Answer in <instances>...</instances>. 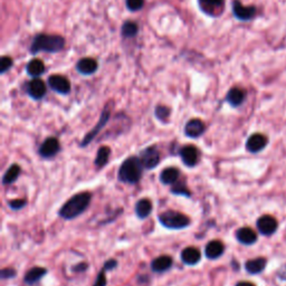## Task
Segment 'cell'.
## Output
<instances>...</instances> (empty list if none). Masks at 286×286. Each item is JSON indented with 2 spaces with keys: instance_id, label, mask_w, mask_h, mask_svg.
Wrapping results in <instances>:
<instances>
[{
  "instance_id": "obj_34",
  "label": "cell",
  "mask_w": 286,
  "mask_h": 286,
  "mask_svg": "<svg viewBox=\"0 0 286 286\" xmlns=\"http://www.w3.org/2000/svg\"><path fill=\"white\" fill-rule=\"evenodd\" d=\"M144 0H126V6L130 10H139L142 8Z\"/></svg>"
},
{
  "instance_id": "obj_28",
  "label": "cell",
  "mask_w": 286,
  "mask_h": 286,
  "mask_svg": "<svg viewBox=\"0 0 286 286\" xmlns=\"http://www.w3.org/2000/svg\"><path fill=\"white\" fill-rule=\"evenodd\" d=\"M45 71L44 63L41 60H33L29 61V64L27 65V72L29 75L32 76H40Z\"/></svg>"
},
{
  "instance_id": "obj_19",
  "label": "cell",
  "mask_w": 286,
  "mask_h": 286,
  "mask_svg": "<svg viewBox=\"0 0 286 286\" xmlns=\"http://www.w3.org/2000/svg\"><path fill=\"white\" fill-rule=\"evenodd\" d=\"M27 92H28L30 98H33L34 100H41L44 98V95L46 94L45 83L42 82L41 80L35 79L28 84Z\"/></svg>"
},
{
  "instance_id": "obj_20",
  "label": "cell",
  "mask_w": 286,
  "mask_h": 286,
  "mask_svg": "<svg viewBox=\"0 0 286 286\" xmlns=\"http://www.w3.org/2000/svg\"><path fill=\"white\" fill-rule=\"evenodd\" d=\"M47 274V269L45 267H33L25 274L24 282L27 285H34L40 282L42 277Z\"/></svg>"
},
{
  "instance_id": "obj_2",
  "label": "cell",
  "mask_w": 286,
  "mask_h": 286,
  "mask_svg": "<svg viewBox=\"0 0 286 286\" xmlns=\"http://www.w3.org/2000/svg\"><path fill=\"white\" fill-rule=\"evenodd\" d=\"M143 169L140 158L131 156L122 162L118 173L119 180L127 184H137L141 180Z\"/></svg>"
},
{
  "instance_id": "obj_40",
  "label": "cell",
  "mask_w": 286,
  "mask_h": 286,
  "mask_svg": "<svg viewBox=\"0 0 286 286\" xmlns=\"http://www.w3.org/2000/svg\"><path fill=\"white\" fill-rule=\"evenodd\" d=\"M236 286H255L253 283H250V282H247V281H242V282H238Z\"/></svg>"
},
{
  "instance_id": "obj_4",
  "label": "cell",
  "mask_w": 286,
  "mask_h": 286,
  "mask_svg": "<svg viewBox=\"0 0 286 286\" xmlns=\"http://www.w3.org/2000/svg\"><path fill=\"white\" fill-rule=\"evenodd\" d=\"M158 219L162 226L171 230L184 229L191 224L190 218L188 216L176 210H165L158 216Z\"/></svg>"
},
{
  "instance_id": "obj_13",
  "label": "cell",
  "mask_w": 286,
  "mask_h": 286,
  "mask_svg": "<svg viewBox=\"0 0 286 286\" xmlns=\"http://www.w3.org/2000/svg\"><path fill=\"white\" fill-rule=\"evenodd\" d=\"M236 238L243 245L250 246L257 242V235L249 227H242L236 231Z\"/></svg>"
},
{
  "instance_id": "obj_38",
  "label": "cell",
  "mask_w": 286,
  "mask_h": 286,
  "mask_svg": "<svg viewBox=\"0 0 286 286\" xmlns=\"http://www.w3.org/2000/svg\"><path fill=\"white\" fill-rule=\"evenodd\" d=\"M117 267H118V261L115 260H107L105 263H104V266H103V268L107 270V272Z\"/></svg>"
},
{
  "instance_id": "obj_12",
  "label": "cell",
  "mask_w": 286,
  "mask_h": 286,
  "mask_svg": "<svg viewBox=\"0 0 286 286\" xmlns=\"http://www.w3.org/2000/svg\"><path fill=\"white\" fill-rule=\"evenodd\" d=\"M49 86L52 87L57 93H61V94H67L71 91V84H69L68 80L66 77L61 76V75H54L51 76L48 80Z\"/></svg>"
},
{
  "instance_id": "obj_32",
  "label": "cell",
  "mask_w": 286,
  "mask_h": 286,
  "mask_svg": "<svg viewBox=\"0 0 286 286\" xmlns=\"http://www.w3.org/2000/svg\"><path fill=\"white\" fill-rule=\"evenodd\" d=\"M26 204H27L26 199H11L8 202V207L15 211L21 210L22 208L26 207Z\"/></svg>"
},
{
  "instance_id": "obj_8",
  "label": "cell",
  "mask_w": 286,
  "mask_h": 286,
  "mask_svg": "<svg viewBox=\"0 0 286 286\" xmlns=\"http://www.w3.org/2000/svg\"><path fill=\"white\" fill-rule=\"evenodd\" d=\"M109 119H110V110L106 107V109L103 111V113L101 115V118H100V121L98 122V124H96L90 131V132H88L86 135H85L84 139L82 140V142H81L80 145L82 146V148H85V146L90 144V143L93 140H94L95 137H96V135H98V133L100 132V131H101L103 129V127L105 126L107 121H109Z\"/></svg>"
},
{
  "instance_id": "obj_25",
  "label": "cell",
  "mask_w": 286,
  "mask_h": 286,
  "mask_svg": "<svg viewBox=\"0 0 286 286\" xmlns=\"http://www.w3.org/2000/svg\"><path fill=\"white\" fill-rule=\"evenodd\" d=\"M266 260L263 257H258L255 258V260H250L247 261L245 264V269L248 272L249 274H260L266 267Z\"/></svg>"
},
{
  "instance_id": "obj_31",
  "label": "cell",
  "mask_w": 286,
  "mask_h": 286,
  "mask_svg": "<svg viewBox=\"0 0 286 286\" xmlns=\"http://www.w3.org/2000/svg\"><path fill=\"white\" fill-rule=\"evenodd\" d=\"M169 115H170L169 107L163 106V105L157 106L156 117L158 118V120H160V121H162V122H165L169 119Z\"/></svg>"
},
{
  "instance_id": "obj_16",
  "label": "cell",
  "mask_w": 286,
  "mask_h": 286,
  "mask_svg": "<svg viewBox=\"0 0 286 286\" xmlns=\"http://www.w3.org/2000/svg\"><path fill=\"white\" fill-rule=\"evenodd\" d=\"M181 261H183L185 265L195 266L202 261V254L200 250L196 247H187L181 252Z\"/></svg>"
},
{
  "instance_id": "obj_22",
  "label": "cell",
  "mask_w": 286,
  "mask_h": 286,
  "mask_svg": "<svg viewBox=\"0 0 286 286\" xmlns=\"http://www.w3.org/2000/svg\"><path fill=\"white\" fill-rule=\"evenodd\" d=\"M76 68L81 74L90 75L98 69V63H96V61L93 59H83L79 61V63L76 65Z\"/></svg>"
},
{
  "instance_id": "obj_10",
  "label": "cell",
  "mask_w": 286,
  "mask_h": 286,
  "mask_svg": "<svg viewBox=\"0 0 286 286\" xmlns=\"http://www.w3.org/2000/svg\"><path fill=\"white\" fill-rule=\"evenodd\" d=\"M204 131H206V126H204L202 120L199 119H191L184 125V134L191 139L202 137Z\"/></svg>"
},
{
  "instance_id": "obj_37",
  "label": "cell",
  "mask_w": 286,
  "mask_h": 286,
  "mask_svg": "<svg viewBox=\"0 0 286 286\" xmlns=\"http://www.w3.org/2000/svg\"><path fill=\"white\" fill-rule=\"evenodd\" d=\"M87 268H88V264H86V263H79V264L73 266L72 270L75 273H84L86 272Z\"/></svg>"
},
{
  "instance_id": "obj_26",
  "label": "cell",
  "mask_w": 286,
  "mask_h": 286,
  "mask_svg": "<svg viewBox=\"0 0 286 286\" xmlns=\"http://www.w3.org/2000/svg\"><path fill=\"white\" fill-rule=\"evenodd\" d=\"M226 100L231 106H234V107L239 106L243 102H244L245 92L238 87L231 88V90L228 92Z\"/></svg>"
},
{
  "instance_id": "obj_18",
  "label": "cell",
  "mask_w": 286,
  "mask_h": 286,
  "mask_svg": "<svg viewBox=\"0 0 286 286\" xmlns=\"http://www.w3.org/2000/svg\"><path fill=\"white\" fill-rule=\"evenodd\" d=\"M152 209H153L152 202L148 198L139 199L137 204H135V207H134L135 215H137V217L140 218V219L148 218L149 216L151 215Z\"/></svg>"
},
{
  "instance_id": "obj_36",
  "label": "cell",
  "mask_w": 286,
  "mask_h": 286,
  "mask_svg": "<svg viewBox=\"0 0 286 286\" xmlns=\"http://www.w3.org/2000/svg\"><path fill=\"white\" fill-rule=\"evenodd\" d=\"M11 65H13V60H11L10 57L3 56L1 61H0V72L5 73L7 69H9L11 67Z\"/></svg>"
},
{
  "instance_id": "obj_15",
  "label": "cell",
  "mask_w": 286,
  "mask_h": 286,
  "mask_svg": "<svg viewBox=\"0 0 286 286\" xmlns=\"http://www.w3.org/2000/svg\"><path fill=\"white\" fill-rule=\"evenodd\" d=\"M173 260L168 255H161V256L154 258L151 263V269L152 272L161 274L169 270L172 267Z\"/></svg>"
},
{
  "instance_id": "obj_29",
  "label": "cell",
  "mask_w": 286,
  "mask_h": 286,
  "mask_svg": "<svg viewBox=\"0 0 286 286\" xmlns=\"http://www.w3.org/2000/svg\"><path fill=\"white\" fill-rule=\"evenodd\" d=\"M171 194L177 195V196L191 197V192L188 189L187 185H185L184 183H178V181L175 184H172Z\"/></svg>"
},
{
  "instance_id": "obj_5",
  "label": "cell",
  "mask_w": 286,
  "mask_h": 286,
  "mask_svg": "<svg viewBox=\"0 0 286 286\" xmlns=\"http://www.w3.org/2000/svg\"><path fill=\"white\" fill-rule=\"evenodd\" d=\"M139 158H140V160L142 162L143 168L148 170L157 168V165L159 164L161 159L159 150H158L157 146L154 145L148 146V148L142 150L140 154H139Z\"/></svg>"
},
{
  "instance_id": "obj_35",
  "label": "cell",
  "mask_w": 286,
  "mask_h": 286,
  "mask_svg": "<svg viewBox=\"0 0 286 286\" xmlns=\"http://www.w3.org/2000/svg\"><path fill=\"white\" fill-rule=\"evenodd\" d=\"M16 276V270L14 268H3L0 270V277H1V280H9V278H14Z\"/></svg>"
},
{
  "instance_id": "obj_39",
  "label": "cell",
  "mask_w": 286,
  "mask_h": 286,
  "mask_svg": "<svg viewBox=\"0 0 286 286\" xmlns=\"http://www.w3.org/2000/svg\"><path fill=\"white\" fill-rule=\"evenodd\" d=\"M277 276L281 278V280L286 281V264L282 266V267L277 270Z\"/></svg>"
},
{
  "instance_id": "obj_1",
  "label": "cell",
  "mask_w": 286,
  "mask_h": 286,
  "mask_svg": "<svg viewBox=\"0 0 286 286\" xmlns=\"http://www.w3.org/2000/svg\"><path fill=\"white\" fill-rule=\"evenodd\" d=\"M92 200V194L88 191H82L71 197L61 207L59 216L65 220H73L79 217L87 209Z\"/></svg>"
},
{
  "instance_id": "obj_17",
  "label": "cell",
  "mask_w": 286,
  "mask_h": 286,
  "mask_svg": "<svg viewBox=\"0 0 286 286\" xmlns=\"http://www.w3.org/2000/svg\"><path fill=\"white\" fill-rule=\"evenodd\" d=\"M225 252V246L220 241H211L204 247V256L208 260H217Z\"/></svg>"
},
{
  "instance_id": "obj_9",
  "label": "cell",
  "mask_w": 286,
  "mask_h": 286,
  "mask_svg": "<svg viewBox=\"0 0 286 286\" xmlns=\"http://www.w3.org/2000/svg\"><path fill=\"white\" fill-rule=\"evenodd\" d=\"M257 228L262 235L270 236L275 233L277 229V222L276 219L272 216L265 215L258 218L257 220Z\"/></svg>"
},
{
  "instance_id": "obj_6",
  "label": "cell",
  "mask_w": 286,
  "mask_h": 286,
  "mask_svg": "<svg viewBox=\"0 0 286 286\" xmlns=\"http://www.w3.org/2000/svg\"><path fill=\"white\" fill-rule=\"evenodd\" d=\"M61 151V143L59 139L49 137L45 139V141L41 143L40 146V150H38V153L42 158V159H53L55 158L57 154Z\"/></svg>"
},
{
  "instance_id": "obj_7",
  "label": "cell",
  "mask_w": 286,
  "mask_h": 286,
  "mask_svg": "<svg viewBox=\"0 0 286 286\" xmlns=\"http://www.w3.org/2000/svg\"><path fill=\"white\" fill-rule=\"evenodd\" d=\"M179 156L185 167L194 168L199 162L200 152L197 146L192 144H188V145H184L183 148L180 149Z\"/></svg>"
},
{
  "instance_id": "obj_30",
  "label": "cell",
  "mask_w": 286,
  "mask_h": 286,
  "mask_svg": "<svg viewBox=\"0 0 286 286\" xmlns=\"http://www.w3.org/2000/svg\"><path fill=\"white\" fill-rule=\"evenodd\" d=\"M138 33V26L135 22L132 21H126L125 24L122 26V36L124 37H133Z\"/></svg>"
},
{
  "instance_id": "obj_33",
  "label": "cell",
  "mask_w": 286,
  "mask_h": 286,
  "mask_svg": "<svg viewBox=\"0 0 286 286\" xmlns=\"http://www.w3.org/2000/svg\"><path fill=\"white\" fill-rule=\"evenodd\" d=\"M105 272H106V270L104 268L101 269V272L98 274V276H96V280H95L94 285H93V286H106L107 281H106Z\"/></svg>"
},
{
  "instance_id": "obj_24",
  "label": "cell",
  "mask_w": 286,
  "mask_h": 286,
  "mask_svg": "<svg viewBox=\"0 0 286 286\" xmlns=\"http://www.w3.org/2000/svg\"><path fill=\"white\" fill-rule=\"evenodd\" d=\"M110 157H111L110 146H106V145L101 146V148L98 150V153H96L95 161H94L95 167L98 169H103L106 165L107 162H109Z\"/></svg>"
},
{
  "instance_id": "obj_23",
  "label": "cell",
  "mask_w": 286,
  "mask_h": 286,
  "mask_svg": "<svg viewBox=\"0 0 286 286\" xmlns=\"http://www.w3.org/2000/svg\"><path fill=\"white\" fill-rule=\"evenodd\" d=\"M20 173H21L20 165L17 163H13L8 169H7V171L2 177V184L8 185V184H14L15 181L18 179L19 176H20Z\"/></svg>"
},
{
  "instance_id": "obj_27",
  "label": "cell",
  "mask_w": 286,
  "mask_h": 286,
  "mask_svg": "<svg viewBox=\"0 0 286 286\" xmlns=\"http://www.w3.org/2000/svg\"><path fill=\"white\" fill-rule=\"evenodd\" d=\"M199 5L206 13L216 15V10L223 8L224 0H199Z\"/></svg>"
},
{
  "instance_id": "obj_11",
  "label": "cell",
  "mask_w": 286,
  "mask_h": 286,
  "mask_svg": "<svg viewBox=\"0 0 286 286\" xmlns=\"http://www.w3.org/2000/svg\"><path fill=\"white\" fill-rule=\"evenodd\" d=\"M266 145H267V138L261 133L252 134L247 139L246 142V149L252 153H257L262 151Z\"/></svg>"
},
{
  "instance_id": "obj_21",
  "label": "cell",
  "mask_w": 286,
  "mask_h": 286,
  "mask_svg": "<svg viewBox=\"0 0 286 286\" xmlns=\"http://www.w3.org/2000/svg\"><path fill=\"white\" fill-rule=\"evenodd\" d=\"M179 176L180 171L177 168H165L162 170L160 173V181L161 184H163L165 185H172L177 183L178 179H179Z\"/></svg>"
},
{
  "instance_id": "obj_3",
  "label": "cell",
  "mask_w": 286,
  "mask_h": 286,
  "mask_svg": "<svg viewBox=\"0 0 286 286\" xmlns=\"http://www.w3.org/2000/svg\"><path fill=\"white\" fill-rule=\"evenodd\" d=\"M64 38L57 36V35H38L33 41L30 51L34 54L41 51L56 53L61 51L64 48Z\"/></svg>"
},
{
  "instance_id": "obj_14",
  "label": "cell",
  "mask_w": 286,
  "mask_h": 286,
  "mask_svg": "<svg viewBox=\"0 0 286 286\" xmlns=\"http://www.w3.org/2000/svg\"><path fill=\"white\" fill-rule=\"evenodd\" d=\"M233 10L234 15L241 20H249L252 19L255 14H256V8L255 7H245L243 6L238 0H235L233 3Z\"/></svg>"
}]
</instances>
